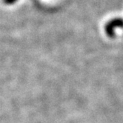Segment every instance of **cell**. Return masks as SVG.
I'll return each instance as SVG.
<instances>
[{
  "label": "cell",
  "mask_w": 123,
  "mask_h": 123,
  "mask_svg": "<svg viewBox=\"0 0 123 123\" xmlns=\"http://www.w3.org/2000/svg\"><path fill=\"white\" fill-rule=\"evenodd\" d=\"M123 28V19L122 18H114L110 20L105 25V32L110 38L115 37V28Z\"/></svg>",
  "instance_id": "obj_1"
},
{
  "label": "cell",
  "mask_w": 123,
  "mask_h": 123,
  "mask_svg": "<svg viewBox=\"0 0 123 123\" xmlns=\"http://www.w3.org/2000/svg\"><path fill=\"white\" fill-rule=\"evenodd\" d=\"M5 1V3L7 4V5H12L13 3H15L17 0H4Z\"/></svg>",
  "instance_id": "obj_2"
}]
</instances>
